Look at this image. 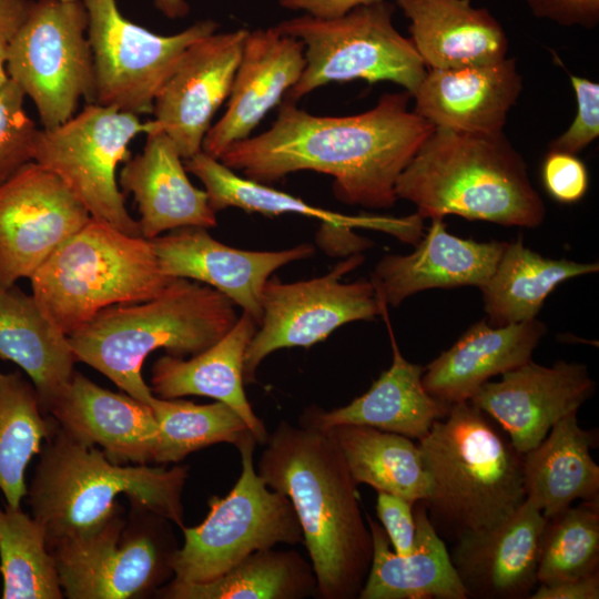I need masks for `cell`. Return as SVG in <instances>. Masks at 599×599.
Wrapping results in <instances>:
<instances>
[{"instance_id":"19","label":"cell","mask_w":599,"mask_h":599,"mask_svg":"<svg viewBox=\"0 0 599 599\" xmlns=\"http://www.w3.org/2000/svg\"><path fill=\"white\" fill-rule=\"evenodd\" d=\"M305 67L304 44L276 27L248 31L229 103L211 125L202 151L220 159L252 131L297 83Z\"/></svg>"},{"instance_id":"25","label":"cell","mask_w":599,"mask_h":599,"mask_svg":"<svg viewBox=\"0 0 599 599\" xmlns=\"http://www.w3.org/2000/svg\"><path fill=\"white\" fill-rule=\"evenodd\" d=\"M119 182L133 194L141 235L148 240L184 226L216 225L206 192L190 182L175 144L163 131L146 134L142 152L124 162Z\"/></svg>"},{"instance_id":"16","label":"cell","mask_w":599,"mask_h":599,"mask_svg":"<svg viewBox=\"0 0 599 599\" xmlns=\"http://www.w3.org/2000/svg\"><path fill=\"white\" fill-rule=\"evenodd\" d=\"M247 33L214 32L195 41L158 92L153 121L182 159L202 151L214 114L231 94Z\"/></svg>"},{"instance_id":"46","label":"cell","mask_w":599,"mask_h":599,"mask_svg":"<svg viewBox=\"0 0 599 599\" xmlns=\"http://www.w3.org/2000/svg\"><path fill=\"white\" fill-rule=\"evenodd\" d=\"M383 0H278L282 8L302 11L304 14L331 19L344 16L352 9Z\"/></svg>"},{"instance_id":"6","label":"cell","mask_w":599,"mask_h":599,"mask_svg":"<svg viewBox=\"0 0 599 599\" xmlns=\"http://www.w3.org/2000/svg\"><path fill=\"white\" fill-rule=\"evenodd\" d=\"M39 455L27 496L48 548L98 531L120 507L116 498L121 494L180 528L184 526L186 466L166 469L116 464L101 449L69 437L59 425Z\"/></svg>"},{"instance_id":"8","label":"cell","mask_w":599,"mask_h":599,"mask_svg":"<svg viewBox=\"0 0 599 599\" xmlns=\"http://www.w3.org/2000/svg\"><path fill=\"white\" fill-rule=\"evenodd\" d=\"M394 12L395 6L383 0L336 18L302 14L276 24L304 44L305 67L286 99L296 102L325 84L351 80L389 81L412 95L427 69L410 39L395 28Z\"/></svg>"},{"instance_id":"28","label":"cell","mask_w":599,"mask_h":599,"mask_svg":"<svg viewBox=\"0 0 599 599\" xmlns=\"http://www.w3.org/2000/svg\"><path fill=\"white\" fill-rule=\"evenodd\" d=\"M257 327L243 312L221 339L190 359L160 357L152 366V393L165 399L197 395L225 403L243 418L256 443L264 445L268 433L247 400L243 378L245 352Z\"/></svg>"},{"instance_id":"13","label":"cell","mask_w":599,"mask_h":599,"mask_svg":"<svg viewBox=\"0 0 599 599\" xmlns=\"http://www.w3.org/2000/svg\"><path fill=\"white\" fill-rule=\"evenodd\" d=\"M94 71V103L136 115L152 113L154 99L184 51L216 32L214 20L161 35L128 20L115 0H81Z\"/></svg>"},{"instance_id":"26","label":"cell","mask_w":599,"mask_h":599,"mask_svg":"<svg viewBox=\"0 0 599 599\" xmlns=\"http://www.w3.org/2000/svg\"><path fill=\"white\" fill-rule=\"evenodd\" d=\"M546 332L537 318L502 326L483 319L425 366L423 385L446 404L467 402L493 377L530 361Z\"/></svg>"},{"instance_id":"2","label":"cell","mask_w":599,"mask_h":599,"mask_svg":"<svg viewBox=\"0 0 599 599\" xmlns=\"http://www.w3.org/2000/svg\"><path fill=\"white\" fill-rule=\"evenodd\" d=\"M257 474L292 502L316 578V597L355 599L372 558L357 484L326 430L283 420L268 435Z\"/></svg>"},{"instance_id":"10","label":"cell","mask_w":599,"mask_h":599,"mask_svg":"<svg viewBox=\"0 0 599 599\" xmlns=\"http://www.w3.org/2000/svg\"><path fill=\"white\" fill-rule=\"evenodd\" d=\"M256 444L252 433L237 444L242 471L232 490L209 499V514L199 526L181 528L184 544L172 558V580L205 582L254 551L303 542L291 500L270 488L255 470Z\"/></svg>"},{"instance_id":"30","label":"cell","mask_w":599,"mask_h":599,"mask_svg":"<svg viewBox=\"0 0 599 599\" xmlns=\"http://www.w3.org/2000/svg\"><path fill=\"white\" fill-rule=\"evenodd\" d=\"M186 172L204 185L214 212L237 207L248 213L267 216L294 213L322 221L338 229L364 227L377 230L397 238L415 243L422 235L423 217L417 213L406 217L378 215H345L316 207L304 200L241 175L204 151L185 160Z\"/></svg>"},{"instance_id":"33","label":"cell","mask_w":599,"mask_h":599,"mask_svg":"<svg viewBox=\"0 0 599 599\" xmlns=\"http://www.w3.org/2000/svg\"><path fill=\"white\" fill-rule=\"evenodd\" d=\"M598 270L597 262L545 257L525 246L519 236L507 243L493 274L480 287L488 323L502 326L534 319L557 285Z\"/></svg>"},{"instance_id":"9","label":"cell","mask_w":599,"mask_h":599,"mask_svg":"<svg viewBox=\"0 0 599 599\" xmlns=\"http://www.w3.org/2000/svg\"><path fill=\"white\" fill-rule=\"evenodd\" d=\"M98 531L51 546L63 596L69 599L145 598L173 578L177 550L170 520L131 502Z\"/></svg>"},{"instance_id":"20","label":"cell","mask_w":599,"mask_h":599,"mask_svg":"<svg viewBox=\"0 0 599 599\" xmlns=\"http://www.w3.org/2000/svg\"><path fill=\"white\" fill-rule=\"evenodd\" d=\"M542 512L527 499L498 526L453 542V566L467 598L529 599L538 585Z\"/></svg>"},{"instance_id":"29","label":"cell","mask_w":599,"mask_h":599,"mask_svg":"<svg viewBox=\"0 0 599 599\" xmlns=\"http://www.w3.org/2000/svg\"><path fill=\"white\" fill-rule=\"evenodd\" d=\"M414 515L415 542L407 556L395 554L382 525L366 515L373 558L359 599H467L446 542L420 501L414 505Z\"/></svg>"},{"instance_id":"49","label":"cell","mask_w":599,"mask_h":599,"mask_svg":"<svg viewBox=\"0 0 599 599\" xmlns=\"http://www.w3.org/2000/svg\"><path fill=\"white\" fill-rule=\"evenodd\" d=\"M8 42L0 40V89L10 80L7 71Z\"/></svg>"},{"instance_id":"31","label":"cell","mask_w":599,"mask_h":599,"mask_svg":"<svg viewBox=\"0 0 599 599\" xmlns=\"http://www.w3.org/2000/svg\"><path fill=\"white\" fill-rule=\"evenodd\" d=\"M0 359L30 377L43 415L65 389L77 361L68 336L41 311L33 295L0 285Z\"/></svg>"},{"instance_id":"21","label":"cell","mask_w":599,"mask_h":599,"mask_svg":"<svg viewBox=\"0 0 599 599\" xmlns=\"http://www.w3.org/2000/svg\"><path fill=\"white\" fill-rule=\"evenodd\" d=\"M522 91L516 60L447 69H427L412 94L414 111L434 128L494 135L504 133Z\"/></svg>"},{"instance_id":"44","label":"cell","mask_w":599,"mask_h":599,"mask_svg":"<svg viewBox=\"0 0 599 599\" xmlns=\"http://www.w3.org/2000/svg\"><path fill=\"white\" fill-rule=\"evenodd\" d=\"M531 14L564 27L593 29L599 23V0H524Z\"/></svg>"},{"instance_id":"50","label":"cell","mask_w":599,"mask_h":599,"mask_svg":"<svg viewBox=\"0 0 599 599\" xmlns=\"http://www.w3.org/2000/svg\"><path fill=\"white\" fill-rule=\"evenodd\" d=\"M63 1H74V0H63Z\"/></svg>"},{"instance_id":"45","label":"cell","mask_w":599,"mask_h":599,"mask_svg":"<svg viewBox=\"0 0 599 599\" xmlns=\"http://www.w3.org/2000/svg\"><path fill=\"white\" fill-rule=\"evenodd\" d=\"M599 572L550 585L539 583L529 599H598Z\"/></svg>"},{"instance_id":"37","label":"cell","mask_w":599,"mask_h":599,"mask_svg":"<svg viewBox=\"0 0 599 599\" xmlns=\"http://www.w3.org/2000/svg\"><path fill=\"white\" fill-rule=\"evenodd\" d=\"M3 599H61L63 591L42 526L21 507L0 506Z\"/></svg>"},{"instance_id":"47","label":"cell","mask_w":599,"mask_h":599,"mask_svg":"<svg viewBox=\"0 0 599 599\" xmlns=\"http://www.w3.org/2000/svg\"><path fill=\"white\" fill-rule=\"evenodd\" d=\"M31 0H0V40L9 42L24 21Z\"/></svg>"},{"instance_id":"42","label":"cell","mask_w":599,"mask_h":599,"mask_svg":"<svg viewBox=\"0 0 599 599\" xmlns=\"http://www.w3.org/2000/svg\"><path fill=\"white\" fill-rule=\"evenodd\" d=\"M541 175L547 192L560 203H576L587 193L588 171L577 154L549 150Z\"/></svg>"},{"instance_id":"12","label":"cell","mask_w":599,"mask_h":599,"mask_svg":"<svg viewBox=\"0 0 599 599\" xmlns=\"http://www.w3.org/2000/svg\"><path fill=\"white\" fill-rule=\"evenodd\" d=\"M158 126L153 120L115 108L87 103L70 120L40 129L33 161L57 174L90 215L133 236H142L118 186L116 166L128 161L129 145Z\"/></svg>"},{"instance_id":"1","label":"cell","mask_w":599,"mask_h":599,"mask_svg":"<svg viewBox=\"0 0 599 599\" xmlns=\"http://www.w3.org/2000/svg\"><path fill=\"white\" fill-rule=\"evenodd\" d=\"M412 95L385 93L358 114L319 116L285 100L265 132L232 144L219 159L244 177L268 184L297 171L334 179L337 200L367 209H388L395 184L435 129L408 110Z\"/></svg>"},{"instance_id":"24","label":"cell","mask_w":599,"mask_h":599,"mask_svg":"<svg viewBox=\"0 0 599 599\" xmlns=\"http://www.w3.org/2000/svg\"><path fill=\"white\" fill-rule=\"evenodd\" d=\"M380 314L392 343L390 367L374 380L366 393L343 407L327 412L307 408L300 418L301 425L321 430L339 425H363L419 440L436 420L448 414L451 405L433 397L423 385L425 366L408 362L400 353L386 304H383Z\"/></svg>"},{"instance_id":"40","label":"cell","mask_w":599,"mask_h":599,"mask_svg":"<svg viewBox=\"0 0 599 599\" xmlns=\"http://www.w3.org/2000/svg\"><path fill=\"white\" fill-rule=\"evenodd\" d=\"M24 98L11 79L0 89V184L34 158L40 129L27 114Z\"/></svg>"},{"instance_id":"32","label":"cell","mask_w":599,"mask_h":599,"mask_svg":"<svg viewBox=\"0 0 599 599\" xmlns=\"http://www.w3.org/2000/svg\"><path fill=\"white\" fill-rule=\"evenodd\" d=\"M596 430L583 429L577 413L557 422L546 437L522 454L526 499L546 518L573 501L599 500V466L590 455Z\"/></svg>"},{"instance_id":"41","label":"cell","mask_w":599,"mask_h":599,"mask_svg":"<svg viewBox=\"0 0 599 599\" xmlns=\"http://www.w3.org/2000/svg\"><path fill=\"white\" fill-rule=\"evenodd\" d=\"M577 101V113L569 128L552 140L549 150L577 154L599 135V84L587 78L570 75Z\"/></svg>"},{"instance_id":"3","label":"cell","mask_w":599,"mask_h":599,"mask_svg":"<svg viewBox=\"0 0 599 599\" xmlns=\"http://www.w3.org/2000/svg\"><path fill=\"white\" fill-rule=\"evenodd\" d=\"M417 444L430 479L420 502L445 542L489 530L525 502L522 454L469 400L453 404Z\"/></svg>"},{"instance_id":"18","label":"cell","mask_w":599,"mask_h":599,"mask_svg":"<svg viewBox=\"0 0 599 599\" xmlns=\"http://www.w3.org/2000/svg\"><path fill=\"white\" fill-rule=\"evenodd\" d=\"M162 272L206 284L238 305L257 324L262 294L280 267L314 253L311 244L282 251H246L213 238L204 227L184 226L150 240Z\"/></svg>"},{"instance_id":"35","label":"cell","mask_w":599,"mask_h":599,"mask_svg":"<svg viewBox=\"0 0 599 599\" xmlns=\"http://www.w3.org/2000/svg\"><path fill=\"white\" fill-rule=\"evenodd\" d=\"M156 597L164 599H302L316 596V578L298 552L254 551L217 578L163 585Z\"/></svg>"},{"instance_id":"34","label":"cell","mask_w":599,"mask_h":599,"mask_svg":"<svg viewBox=\"0 0 599 599\" xmlns=\"http://www.w3.org/2000/svg\"><path fill=\"white\" fill-rule=\"evenodd\" d=\"M326 432L357 485L366 484L415 504L428 497L429 475L413 439L363 425H339Z\"/></svg>"},{"instance_id":"38","label":"cell","mask_w":599,"mask_h":599,"mask_svg":"<svg viewBox=\"0 0 599 599\" xmlns=\"http://www.w3.org/2000/svg\"><path fill=\"white\" fill-rule=\"evenodd\" d=\"M158 424L153 463H179L187 455L220 443L237 446L251 433L243 418L225 403L197 405L154 396L150 403Z\"/></svg>"},{"instance_id":"23","label":"cell","mask_w":599,"mask_h":599,"mask_svg":"<svg viewBox=\"0 0 599 599\" xmlns=\"http://www.w3.org/2000/svg\"><path fill=\"white\" fill-rule=\"evenodd\" d=\"M49 415L69 437L100 446L113 463H153L158 438L153 410L128 394L113 393L74 370Z\"/></svg>"},{"instance_id":"39","label":"cell","mask_w":599,"mask_h":599,"mask_svg":"<svg viewBox=\"0 0 599 599\" xmlns=\"http://www.w3.org/2000/svg\"><path fill=\"white\" fill-rule=\"evenodd\" d=\"M599 572V500L546 518L540 536L537 579L550 585Z\"/></svg>"},{"instance_id":"7","label":"cell","mask_w":599,"mask_h":599,"mask_svg":"<svg viewBox=\"0 0 599 599\" xmlns=\"http://www.w3.org/2000/svg\"><path fill=\"white\" fill-rule=\"evenodd\" d=\"M172 280L150 240L92 216L30 277L41 311L67 336L109 306L156 297Z\"/></svg>"},{"instance_id":"11","label":"cell","mask_w":599,"mask_h":599,"mask_svg":"<svg viewBox=\"0 0 599 599\" xmlns=\"http://www.w3.org/2000/svg\"><path fill=\"white\" fill-rule=\"evenodd\" d=\"M81 0H31L8 42L7 71L38 111L42 129L70 120L79 102L94 103V71Z\"/></svg>"},{"instance_id":"22","label":"cell","mask_w":599,"mask_h":599,"mask_svg":"<svg viewBox=\"0 0 599 599\" xmlns=\"http://www.w3.org/2000/svg\"><path fill=\"white\" fill-rule=\"evenodd\" d=\"M507 243L477 242L447 231L443 217L432 219L414 252L385 255L370 282L377 297L397 307L413 294L430 288L483 287L493 274Z\"/></svg>"},{"instance_id":"27","label":"cell","mask_w":599,"mask_h":599,"mask_svg":"<svg viewBox=\"0 0 599 599\" xmlns=\"http://www.w3.org/2000/svg\"><path fill=\"white\" fill-rule=\"evenodd\" d=\"M426 69L489 64L507 58L499 21L471 0H395Z\"/></svg>"},{"instance_id":"43","label":"cell","mask_w":599,"mask_h":599,"mask_svg":"<svg viewBox=\"0 0 599 599\" xmlns=\"http://www.w3.org/2000/svg\"><path fill=\"white\" fill-rule=\"evenodd\" d=\"M415 502L386 491H377L376 514L393 551L407 556L413 551L416 534Z\"/></svg>"},{"instance_id":"48","label":"cell","mask_w":599,"mask_h":599,"mask_svg":"<svg viewBox=\"0 0 599 599\" xmlns=\"http://www.w3.org/2000/svg\"><path fill=\"white\" fill-rule=\"evenodd\" d=\"M153 3L169 19L184 18L190 11V6L185 0H153Z\"/></svg>"},{"instance_id":"17","label":"cell","mask_w":599,"mask_h":599,"mask_svg":"<svg viewBox=\"0 0 599 599\" xmlns=\"http://www.w3.org/2000/svg\"><path fill=\"white\" fill-rule=\"evenodd\" d=\"M485 383L469 399L493 418L524 454L537 446L561 418L577 413L592 396L596 383L581 363L552 366L532 359Z\"/></svg>"},{"instance_id":"5","label":"cell","mask_w":599,"mask_h":599,"mask_svg":"<svg viewBox=\"0 0 599 599\" xmlns=\"http://www.w3.org/2000/svg\"><path fill=\"white\" fill-rule=\"evenodd\" d=\"M237 318L225 295L176 277L154 298L100 311L68 338L77 361L150 406L154 394L141 374L145 358L159 348L174 357L194 356L221 339Z\"/></svg>"},{"instance_id":"14","label":"cell","mask_w":599,"mask_h":599,"mask_svg":"<svg viewBox=\"0 0 599 599\" xmlns=\"http://www.w3.org/2000/svg\"><path fill=\"white\" fill-rule=\"evenodd\" d=\"M363 262L364 256L356 253L319 277L293 283L267 280L262 318L244 356V383L255 382L260 364L277 349L309 348L346 323L380 315L384 303L370 281L341 282Z\"/></svg>"},{"instance_id":"4","label":"cell","mask_w":599,"mask_h":599,"mask_svg":"<svg viewBox=\"0 0 599 599\" xmlns=\"http://www.w3.org/2000/svg\"><path fill=\"white\" fill-rule=\"evenodd\" d=\"M395 193L423 219L453 214L532 229L546 215L525 160L504 133L435 128L399 174Z\"/></svg>"},{"instance_id":"36","label":"cell","mask_w":599,"mask_h":599,"mask_svg":"<svg viewBox=\"0 0 599 599\" xmlns=\"http://www.w3.org/2000/svg\"><path fill=\"white\" fill-rule=\"evenodd\" d=\"M57 426L41 412L34 386L19 372H0V490L8 506L21 507L27 466Z\"/></svg>"},{"instance_id":"15","label":"cell","mask_w":599,"mask_h":599,"mask_svg":"<svg viewBox=\"0 0 599 599\" xmlns=\"http://www.w3.org/2000/svg\"><path fill=\"white\" fill-rule=\"evenodd\" d=\"M90 217L57 174L24 164L0 184V285L30 278Z\"/></svg>"}]
</instances>
